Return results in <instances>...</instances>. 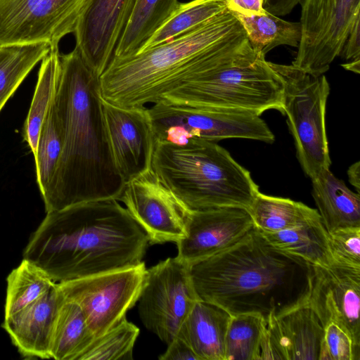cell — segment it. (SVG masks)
<instances>
[{
    "label": "cell",
    "instance_id": "1",
    "mask_svg": "<svg viewBox=\"0 0 360 360\" xmlns=\"http://www.w3.org/2000/svg\"><path fill=\"white\" fill-rule=\"evenodd\" d=\"M63 149L46 193V212L105 199L119 200L125 182L115 166L107 136L100 76L77 48L60 55L54 96Z\"/></svg>",
    "mask_w": 360,
    "mask_h": 360
},
{
    "label": "cell",
    "instance_id": "2",
    "mask_svg": "<svg viewBox=\"0 0 360 360\" xmlns=\"http://www.w3.org/2000/svg\"><path fill=\"white\" fill-rule=\"evenodd\" d=\"M148 244L127 210L105 199L46 212L23 259L61 283L137 265Z\"/></svg>",
    "mask_w": 360,
    "mask_h": 360
},
{
    "label": "cell",
    "instance_id": "3",
    "mask_svg": "<svg viewBox=\"0 0 360 360\" xmlns=\"http://www.w3.org/2000/svg\"><path fill=\"white\" fill-rule=\"evenodd\" d=\"M198 300L265 321L307 303L313 266L272 246L255 227L238 243L190 265Z\"/></svg>",
    "mask_w": 360,
    "mask_h": 360
},
{
    "label": "cell",
    "instance_id": "4",
    "mask_svg": "<svg viewBox=\"0 0 360 360\" xmlns=\"http://www.w3.org/2000/svg\"><path fill=\"white\" fill-rule=\"evenodd\" d=\"M160 101L259 115L274 109L283 115V83L265 56L254 51L241 25L207 48L198 72Z\"/></svg>",
    "mask_w": 360,
    "mask_h": 360
},
{
    "label": "cell",
    "instance_id": "5",
    "mask_svg": "<svg viewBox=\"0 0 360 360\" xmlns=\"http://www.w3.org/2000/svg\"><path fill=\"white\" fill-rule=\"evenodd\" d=\"M241 26L228 9L160 45L112 58L100 75L102 98L123 108L155 103L198 71L204 51Z\"/></svg>",
    "mask_w": 360,
    "mask_h": 360
},
{
    "label": "cell",
    "instance_id": "6",
    "mask_svg": "<svg viewBox=\"0 0 360 360\" xmlns=\"http://www.w3.org/2000/svg\"><path fill=\"white\" fill-rule=\"evenodd\" d=\"M151 169L189 210L248 209L259 191L248 170L217 142L205 139L156 141Z\"/></svg>",
    "mask_w": 360,
    "mask_h": 360
},
{
    "label": "cell",
    "instance_id": "7",
    "mask_svg": "<svg viewBox=\"0 0 360 360\" xmlns=\"http://www.w3.org/2000/svg\"><path fill=\"white\" fill-rule=\"evenodd\" d=\"M269 64L283 80V115L298 161L311 179L331 165L326 127L328 82L324 75H314L292 65Z\"/></svg>",
    "mask_w": 360,
    "mask_h": 360
},
{
    "label": "cell",
    "instance_id": "8",
    "mask_svg": "<svg viewBox=\"0 0 360 360\" xmlns=\"http://www.w3.org/2000/svg\"><path fill=\"white\" fill-rule=\"evenodd\" d=\"M155 141L176 145L191 139L218 142L245 139L271 143L275 136L259 115L245 110L195 108L160 101L148 108Z\"/></svg>",
    "mask_w": 360,
    "mask_h": 360
},
{
    "label": "cell",
    "instance_id": "9",
    "mask_svg": "<svg viewBox=\"0 0 360 360\" xmlns=\"http://www.w3.org/2000/svg\"><path fill=\"white\" fill-rule=\"evenodd\" d=\"M145 263L58 283L63 297L82 309L89 328L98 338L126 318L138 302L143 284Z\"/></svg>",
    "mask_w": 360,
    "mask_h": 360
},
{
    "label": "cell",
    "instance_id": "10",
    "mask_svg": "<svg viewBox=\"0 0 360 360\" xmlns=\"http://www.w3.org/2000/svg\"><path fill=\"white\" fill-rule=\"evenodd\" d=\"M299 4L302 34L291 65L314 75H324L360 20V0H300Z\"/></svg>",
    "mask_w": 360,
    "mask_h": 360
},
{
    "label": "cell",
    "instance_id": "11",
    "mask_svg": "<svg viewBox=\"0 0 360 360\" xmlns=\"http://www.w3.org/2000/svg\"><path fill=\"white\" fill-rule=\"evenodd\" d=\"M189 268L176 256L146 269L138 300L139 316L144 326L166 345L176 336L198 300Z\"/></svg>",
    "mask_w": 360,
    "mask_h": 360
},
{
    "label": "cell",
    "instance_id": "12",
    "mask_svg": "<svg viewBox=\"0 0 360 360\" xmlns=\"http://www.w3.org/2000/svg\"><path fill=\"white\" fill-rule=\"evenodd\" d=\"M89 1L0 0V46H58L63 37L74 33Z\"/></svg>",
    "mask_w": 360,
    "mask_h": 360
},
{
    "label": "cell",
    "instance_id": "13",
    "mask_svg": "<svg viewBox=\"0 0 360 360\" xmlns=\"http://www.w3.org/2000/svg\"><path fill=\"white\" fill-rule=\"evenodd\" d=\"M118 201L145 231L149 244L176 243L185 236L189 210L152 169L127 182Z\"/></svg>",
    "mask_w": 360,
    "mask_h": 360
},
{
    "label": "cell",
    "instance_id": "14",
    "mask_svg": "<svg viewBox=\"0 0 360 360\" xmlns=\"http://www.w3.org/2000/svg\"><path fill=\"white\" fill-rule=\"evenodd\" d=\"M112 158L125 184L151 169L155 144L148 108H123L103 98Z\"/></svg>",
    "mask_w": 360,
    "mask_h": 360
},
{
    "label": "cell",
    "instance_id": "15",
    "mask_svg": "<svg viewBox=\"0 0 360 360\" xmlns=\"http://www.w3.org/2000/svg\"><path fill=\"white\" fill-rule=\"evenodd\" d=\"M253 227L250 214L244 207L189 210L185 221V236L176 243V257L190 266L230 248Z\"/></svg>",
    "mask_w": 360,
    "mask_h": 360
},
{
    "label": "cell",
    "instance_id": "16",
    "mask_svg": "<svg viewBox=\"0 0 360 360\" xmlns=\"http://www.w3.org/2000/svg\"><path fill=\"white\" fill-rule=\"evenodd\" d=\"M313 271L307 304L323 326L339 325L360 347V269L332 263L313 266Z\"/></svg>",
    "mask_w": 360,
    "mask_h": 360
},
{
    "label": "cell",
    "instance_id": "17",
    "mask_svg": "<svg viewBox=\"0 0 360 360\" xmlns=\"http://www.w3.org/2000/svg\"><path fill=\"white\" fill-rule=\"evenodd\" d=\"M323 326L307 304L265 321L257 359L319 360Z\"/></svg>",
    "mask_w": 360,
    "mask_h": 360
},
{
    "label": "cell",
    "instance_id": "18",
    "mask_svg": "<svg viewBox=\"0 0 360 360\" xmlns=\"http://www.w3.org/2000/svg\"><path fill=\"white\" fill-rule=\"evenodd\" d=\"M136 0H90L77 23L75 48L99 76L113 58Z\"/></svg>",
    "mask_w": 360,
    "mask_h": 360
},
{
    "label": "cell",
    "instance_id": "19",
    "mask_svg": "<svg viewBox=\"0 0 360 360\" xmlns=\"http://www.w3.org/2000/svg\"><path fill=\"white\" fill-rule=\"evenodd\" d=\"M63 298L56 283L37 301L4 318L2 327L23 357L51 359V335Z\"/></svg>",
    "mask_w": 360,
    "mask_h": 360
},
{
    "label": "cell",
    "instance_id": "20",
    "mask_svg": "<svg viewBox=\"0 0 360 360\" xmlns=\"http://www.w3.org/2000/svg\"><path fill=\"white\" fill-rule=\"evenodd\" d=\"M231 316L214 304L198 300L181 325L176 337L199 360H225V339Z\"/></svg>",
    "mask_w": 360,
    "mask_h": 360
},
{
    "label": "cell",
    "instance_id": "21",
    "mask_svg": "<svg viewBox=\"0 0 360 360\" xmlns=\"http://www.w3.org/2000/svg\"><path fill=\"white\" fill-rule=\"evenodd\" d=\"M311 180L312 196L328 233L360 227L359 193L351 191L330 169L321 170Z\"/></svg>",
    "mask_w": 360,
    "mask_h": 360
},
{
    "label": "cell",
    "instance_id": "22",
    "mask_svg": "<svg viewBox=\"0 0 360 360\" xmlns=\"http://www.w3.org/2000/svg\"><path fill=\"white\" fill-rule=\"evenodd\" d=\"M179 4L178 0H136L112 58L124 59L137 54Z\"/></svg>",
    "mask_w": 360,
    "mask_h": 360
},
{
    "label": "cell",
    "instance_id": "23",
    "mask_svg": "<svg viewBox=\"0 0 360 360\" xmlns=\"http://www.w3.org/2000/svg\"><path fill=\"white\" fill-rule=\"evenodd\" d=\"M261 233L276 249L299 257L311 266H327L333 263L328 233L321 217L295 227Z\"/></svg>",
    "mask_w": 360,
    "mask_h": 360
},
{
    "label": "cell",
    "instance_id": "24",
    "mask_svg": "<svg viewBox=\"0 0 360 360\" xmlns=\"http://www.w3.org/2000/svg\"><path fill=\"white\" fill-rule=\"evenodd\" d=\"M94 338L80 307L63 297L53 328L51 359L77 360Z\"/></svg>",
    "mask_w": 360,
    "mask_h": 360
},
{
    "label": "cell",
    "instance_id": "25",
    "mask_svg": "<svg viewBox=\"0 0 360 360\" xmlns=\"http://www.w3.org/2000/svg\"><path fill=\"white\" fill-rule=\"evenodd\" d=\"M254 227L260 233H274L320 217L317 210L290 198L259 191L248 209Z\"/></svg>",
    "mask_w": 360,
    "mask_h": 360
},
{
    "label": "cell",
    "instance_id": "26",
    "mask_svg": "<svg viewBox=\"0 0 360 360\" xmlns=\"http://www.w3.org/2000/svg\"><path fill=\"white\" fill-rule=\"evenodd\" d=\"M58 46L41 60L37 82L23 128V137L34 157L41 125L54 98L60 73Z\"/></svg>",
    "mask_w": 360,
    "mask_h": 360
},
{
    "label": "cell",
    "instance_id": "27",
    "mask_svg": "<svg viewBox=\"0 0 360 360\" xmlns=\"http://www.w3.org/2000/svg\"><path fill=\"white\" fill-rule=\"evenodd\" d=\"M245 31L255 51L266 56L282 45L297 48L301 39L300 22L286 21L268 11L264 14L245 16L232 13Z\"/></svg>",
    "mask_w": 360,
    "mask_h": 360
},
{
    "label": "cell",
    "instance_id": "28",
    "mask_svg": "<svg viewBox=\"0 0 360 360\" xmlns=\"http://www.w3.org/2000/svg\"><path fill=\"white\" fill-rule=\"evenodd\" d=\"M50 49L51 46L46 43L0 46V112Z\"/></svg>",
    "mask_w": 360,
    "mask_h": 360
},
{
    "label": "cell",
    "instance_id": "29",
    "mask_svg": "<svg viewBox=\"0 0 360 360\" xmlns=\"http://www.w3.org/2000/svg\"><path fill=\"white\" fill-rule=\"evenodd\" d=\"M6 281L4 318L28 307L56 284L41 268L25 259L11 271Z\"/></svg>",
    "mask_w": 360,
    "mask_h": 360
},
{
    "label": "cell",
    "instance_id": "30",
    "mask_svg": "<svg viewBox=\"0 0 360 360\" xmlns=\"http://www.w3.org/2000/svg\"><path fill=\"white\" fill-rule=\"evenodd\" d=\"M226 9L225 0H192L180 3L174 14L155 32L139 53L170 41Z\"/></svg>",
    "mask_w": 360,
    "mask_h": 360
},
{
    "label": "cell",
    "instance_id": "31",
    "mask_svg": "<svg viewBox=\"0 0 360 360\" xmlns=\"http://www.w3.org/2000/svg\"><path fill=\"white\" fill-rule=\"evenodd\" d=\"M63 143L62 126L53 99L41 125L36 155L34 157L37 181L41 196L48 191L56 173L62 153Z\"/></svg>",
    "mask_w": 360,
    "mask_h": 360
},
{
    "label": "cell",
    "instance_id": "32",
    "mask_svg": "<svg viewBox=\"0 0 360 360\" xmlns=\"http://www.w3.org/2000/svg\"><path fill=\"white\" fill-rule=\"evenodd\" d=\"M265 320L256 314L232 315L225 339V360H257Z\"/></svg>",
    "mask_w": 360,
    "mask_h": 360
},
{
    "label": "cell",
    "instance_id": "33",
    "mask_svg": "<svg viewBox=\"0 0 360 360\" xmlns=\"http://www.w3.org/2000/svg\"><path fill=\"white\" fill-rule=\"evenodd\" d=\"M139 335V328L125 318L94 338L77 360H131Z\"/></svg>",
    "mask_w": 360,
    "mask_h": 360
},
{
    "label": "cell",
    "instance_id": "34",
    "mask_svg": "<svg viewBox=\"0 0 360 360\" xmlns=\"http://www.w3.org/2000/svg\"><path fill=\"white\" fill-rule=\"evenodd\" d=\"M324 335L319 360H360V347L339 325L328 323L323 326Z\"/></svg>",
    "mask_w": 360,
    "mask_h": 360
},
{
    "label": "cell",
    "instance_id": "35",
    "mask_svg": "<svg viewBox=\"0 0 360 360\" xmlns=\"http://www.w3.org/2000/svg\"><path fill=\"white\" fill-rule=\"evenodd\" d=\"M333 263L360 269V227L328 233Z\"/></svg>",
    "mask_w": 360,
    "mask_h": 360
},
{
    "label": "cell",
    "instance_id": "36",
    "mask_svg": "<svg viewBox=\"0 0 360 360\" xmlns=\"http://www.w3.org/2000/svg\"><path fill=\"white\" fill-rule=\"evenodd\" d=\"M339 57L345 63L360 60V20L355 22L349 33Z\"/></svg>",
    "mask_w": 360,
    "mask_h": 360
},
{
    "label": "cell",
    "instance_id": "37",
    "mask_svg": "<svg viewBox=\"0 0 360 360\" xmlns=\"http://www.w3.org/2000/svg\"><path fill=\"white\" fill-rule=\"evenodd\" d=\"M167 345L166 351L159 356L160 360H199L191 349L176 336Z\"/></svg>",
    "mask_w": 360,
    "mask_h": 360
},
{
    "label": "cell",
    "instance_id": "38",
    "mask_svg": "<svg viewBox=\"0 0 360 360\" xmlns=\"http://www.w3.org/2000/svg\"><path fill=\"white\" fill-rule=\"evenodd\" d=\"M226 7L231 13L245 16L264 14V0H225Z\"/></svg>",
    "mask_w": 360,
    "mask_h": 360
},
{
    "label": "cell",
    "instance_id": "39",
    "mask_svg": "<svg viewBox=\"0 0 360 360\" xmlns=\"http://www.w3.org/2000/svg\"><path fill=\"white\" fill-rule=\"evenodd\" d=\"M300 0H264V9L277 16L290 13Z\"/></svg>",
    "mask_w": 360,
    "mask_h": 360
},
{
    "label": "cell",
    "instance_id": "40",
    "mask_svg": "<svg viewBox=\"0 0 360 360\" xmlns=\"http://www.w3.org/2000/svg\"><path fill=\"white\" fill-rule=\"evenodd\" d=\"M348 180L359 193L360 188V162L357 161L352 164L347 170Z\"/></svg>",
    "mask_w": 360,
    "mask_h": 360
},
{
    "label": "cell",
    "instance_id": "41",
    "mask_svg": "<svg viewBox=\"0 0 360 360\" xmlns=\"http://www.w3.org/2000/svg\"><path fill=\"white\" fill-rule=\"evenodd\" d=\"M345 70L359 74L360 70V60L345 63L341 65Z\"/></svg>",
    "mask_w": 360,
    "mask_h": 360
}]
</instances>
